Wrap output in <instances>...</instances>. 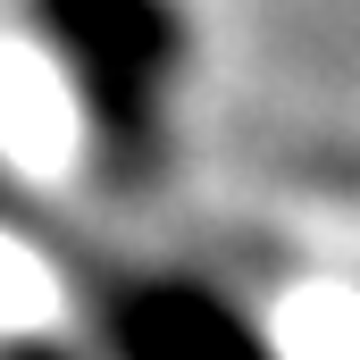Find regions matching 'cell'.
Returning a JSON list of instances; mask_svg holds the SVG:
<instances>
[{
    "mask_svg": "<svg viewBox=\"0 0 360 360\" xmlns=\"http://www.w3.org/2000/svg\"><path fill=\"white\" fill-rule=\"evenodd\" d=\"M84 117V151L117 184L168 160V109L193 68L184 0H17Z\"/></svg>",
    "mask_w": 360,
    "mask_h": 360,
    "instance_id": "cell-1",
    "label": "cell"
},
{
    "mask_svg": "<svg viewBox=\"0 0 360 360\" xmlns=\"http://www.w3.org/2000/svg\"><path fill=\"white\" fill-rule=\"evenodd\" d=\"M109 360H276V344L201 276H126L101 293Z\"/></svg>",
    "mask_w": 360,
    "mask_h": 360,
    "instance_id": "cell-2",
    "label": "cell"
}]
</instances>
